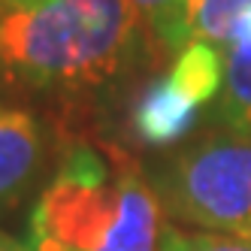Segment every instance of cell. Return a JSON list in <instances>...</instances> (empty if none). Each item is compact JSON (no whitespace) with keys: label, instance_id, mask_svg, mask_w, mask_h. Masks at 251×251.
I'll list each match as a JSON object with an SVG mask.
<instances>
[{"label":"cell","instance_id":"30bf717a","mask_svg":"<svg viewBox=\"0 0 251 251\" xmlns=\"http://www.w3.org/2000/svg\"><path fill=\"white\" fill-rule=\"evenodd\" d=\"M0 251H30V248H27V242H19L15 236L0 230Z\"/></svg>","mask_w":251,"mask_h":251},{"label":"cell","instance_id":"8fae6325","mask_svg":"<svg viewBox=\"0 0 251 251\" xmlns=\"http://www.w3.org/2000/svg\"><path fill=\"white\" fill-rule=\"evenodd\" d=\"M6 3H9V0H0V6H6Z\"/></svg>","mask_w":251,"mask_h":251},{"label":"cell","instance_id":"5b68a950","mask_svg":"<svg viewBox=\"0 0 251 251\" xmlns=\"http://www.w3.org/2000/svg\"><path fill=\"white\" fill-rule=\"evenodd\" d=\"M248 12L251 0H178L149 30L167 51H178L197 40L224 49Z\"/></svg>","mask_w":251,"mask_h":251},{"label":"cell","instance_id":"52a82bcc","mask_svg":"<svg viewBox=\"0 0 251 251\" xmlns=\"http://www.w3.org/2000/svg\"><path fill=\"white\" fill-rule=\"evenodd\" d=\"M218 112L227 127L251 130V46H224V88L218 97Z\"/></svg>","mask_w":251,"mask_h":251},{"label":"cell","instance_id":"277c9868","mask_svg":"<svg viewBox=\"0 0 251 251\" xmlns=\"http://www.w3.org/2000/svg\"><path fill=\"white\" fill-rule=\"evenodd\" d=\"M46 160V136L37 115L0 103V212L15 209L37 185Z\"/></svg>","mask_w":251,"mask_h":251},{"label":"cell","instance_id":"7a4b0ae2","mask_svg":"<svg viewBox=\"0 0 251 251\" xmlns=\"http://www.w3.org/2000/svg\"><path fill=\"white\" fill-rule=\"evenodd\" d=\"M164 203L127 154L73 146L37 197L30 251H160Z\"/></svg>","mask_w":251,"mask_h":251},{"label":"cell","instance_id":"6da1fadb","mask_svg":"<svg viewBox=\"0 0 251 251\" xmlns=\"http://www.w3.org/2000/svg\"><path fill=\"white\" fill-rule=\"evenodd\" d=\"M130 0H9L0 6V79L40 94H88L139 58Z\"/></svg>","mask_w":251,"mask_h":251},{"label":"cell","instance_id":"8992f818","mask_svg":"<svg viewBox=\"0 0 251 251\" xmlns=\"http://www.w3.org/2000/svg\"><path fill=\"white\" fill-rule=\"evenodd\" d=\"M200 109L203 106H197L170 79V73H164L139 91L133 112H130V124H133V133L142 146L170 149L173 142L185 139L194 130Z\"/></svg>","mask_w":251,"mask_h":251},{"label":"cell","instance_id":"ba28073f","mask_svg":"<svg viewBox=\"0 0 251 251\" xmlns=\"http://www.w3.org/2000/svg\"><path fill=\"white\" fill-rule=\"evenodd\" d=\"M160 251H251V236H230V233H185L167 227Z\"/></svg>","mask_w":251,"mask_h":251},{"label":"cell","instance_id":"3957f363","mask_svg":"<svg viewBox=\"0 0 251 251\" xmlns=\"http://www.w3.org/2000/svg\"><path fill=\"white\" fill-rule=\"evenodd\" d=\"M178 221L251 236V130H209L178 149L151 178Z\"/></svg>","mask_w":251,"mask_h":251},{"label":"cell","instance_id":"9c48e42d","mask_svg":"<svg viewBox=\"0 0 251 251\" xmlns=\"http://www.w3.org/2000/svg\"><path fill=\"white\" fill-rule=\"evenodd\" d=\"M178 3V0H130V6L139 12V19H146L149 22V27L151 25H157L164 15L173 9Z\"/></svg>","mask_w":251,"mask_h":251}]
</instances>
